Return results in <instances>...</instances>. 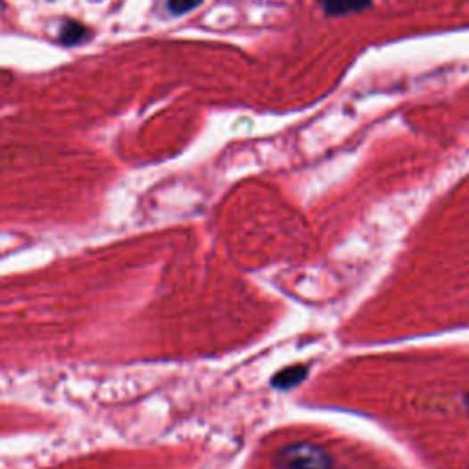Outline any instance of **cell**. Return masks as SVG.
I'll return each instance as SVG.
<instances>
[{"instance_id":"cell-1","label":"cell","mask_w":469,"mask_h":469,"mask_svg":"<svg viewBox=\"0 0 469 469\" xmlns=\"http://www.w3.org/2000/svg\"><path fill=\"white\" fill-rule=\"evenodd\" d=\"M279 469H332V457L310 442H295L276 455Z\"/></svg>"},{"instance_id":"cell-2","label":"cell","mask_w":469,"mask_h":469,"mask_svg":"<svg viewBox=\"0 0 469 469\" xmlns=\"http://www.w3.org/2000/svg\"><path fill=\"white\" fill-rule=\"evenodd\" d=\"M321 8L325 10L326 15H350L363 12L371 0H319Z\"/></svg>"},{"instance_id":"cell-4","label":"cell","mask_w":469,"mask_h":469,"mask_svg":"<svg viewBox=\"0 0 469 469\" xmlns=\"http://www.w3.org/2000/svg\"><path fill=\"white\" fill-rule=\"evenodd\" d=\"M90 37V29L78 21H64L59 31V41L66 46H76Z\"/></svg>"},{"instance_id":"cell-3","label":"cell","mask_w":469,"mask_h":469,"mask_svg":"<svg viewBox=\"0 0 469 469\" xmlns=\"http://www.w3.org/2000/svg\"><path fill=\"white\" fill-rule=\"evenodd\" d=\"M307 376H309V368L305 365H293V366H288V368H284V371H281L272 380V385L281 389V391H288V389L297 387L299 383H303Z\"/></svg>"},{"instance_id":"cell-5","label":"cell","mask_w":469,"mask_h":469,"mask_svg":"<svg viewBox=\"0 0 469 469\" xmlns=\"http://www.w3.org/2000/svg\"><path fill=\"white\" fill-rule=\"evenodd\" d=\"M200 4H202V0H169V12L173 15H185Z\"/></svg>"}]
</instances>
